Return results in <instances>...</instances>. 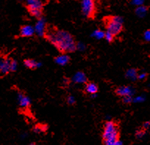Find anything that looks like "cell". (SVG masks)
<instances>
[{"label":"cell","instance_id":"7c38bea8","mask_svg":"<svg viewBox=\"0 0 150 145\" xmlns=\"http://www.w3.org/2000/svg\"><path fill=\"white\" fill-rule=\"evenodd\" d=\"M18 103L19 106L23 108H30L31 106L30 99L22 92H18Z\"/></svg>","mask_w":150,"mask_h":145},{"label":"cell","instance_id":"603a6c76","mask_svg":"<svg viewBox=\"0 0 150 145\" xmlns=\"http://www.w3.org/2000/svg\"><path fill=\"white\" fill-rule=\"evenodd\" d=\"M66 102L69 106H74L76 104V99L74 96L69 95L66 98Z\"/></svg>","mask_w":150,"mask_h":145},{"label":"cell","instance_id":"4316f807","mask_svg":"<svg viewBox=\"0 0 150 145\" xmlns=\"http://www.w3.org/2000/svg\"><path fill=\"white\" fill-rule=\"evenodd\" d=\"M71 82V80L69 78H63V83L64 84H66V86H69L70 84V83Z\"/></svg>","mask_w":150,"mask_h":145},{"label":"cell","instance_id":"484cf974","mask_svg":"<svg viewBox=\"0 0 150 145\" xmlns=\"http://www.w3.org/2000/svg\"><path fill=\"white\" fill-rule=\"evenodd\" d=\"M149 126H150L149 121H146L143 123L142 127H141V128L144 129V130H148L149 129Z\"/></svg>","mask_w":150,"mask_h":145},{"label":"cell","instance_id":"8992f818","mask_svg":"<svg viewBox=\"0 0 150 145\" xmlns=\"http://www.w3.org/2000/svg\"><path fill=\"white\" fill-rule=\"evenodd\" d=\"M35 33L34 27L30 25H22L19 28V34L18 36L20 38H30L33 37Z\"/></svg>","mask_w":150,"mask_h":145},{"label":"cell","instance_id":"5bb4252c","mask_svg":"<svg viewBox=\"0 0 150 145\" xmlns=\"http://www.w3.org/2000/svg\"><path fill=\"white\" fill-rule=\"evenodd\" d=\"M24 66L30 70H35L40 66V64L33 59H25L23 61Z\"/></svg>","mask_w":150,"mask_h":145},{"label":"cell","instance_id":"83f0119b","mask_svg":"<svg viewBox=\"0 0 150 145\" xmlns=\"http://www.w3.org/2000/svg\"><path fill=\"white\" fill-rule=\"evenodd\" d=\"M30 144H36V143H33H33H30Z\"/></svg>","mask_w":150,"mask_h":145},{"label":"cell","instance_id":"9c48e42d","mask_svg":"<svg viewBox=\"0 0 150 145\" xmlns=\"http://www.w3.org/2000/svg\"><path fill=\"white\" fill-rule=\"evenodd\" d=\"M11 73L10 71V59L0 60V75L2 76H7Z\"/></svg>","mask_w":150,"mask_h":145},{"label":"cell","instance_id":"3957f363","mask_svg":"<svg viewBox=\"0 0 150 145\" xmlns=\"http://www.w3.org/2000/svg\"><path fill=\"white\" fill-rule=\"evenodd\" d=\"M106 31L109 32L116 37L123 32V18L119 15H107L102 18Z\"/></svg>","mask_w":150,"mask_h":145},{"label":"cell","instance_id":"7a4b0ae2","mask_svg":"<svg viewBox=\"0 0 150 145\" xmlns=\"http://www.w3.org/2000/svg\"><path fill=\"white\" fill-rule=\"evenodd\" d=\"M102 141L105 145L122 144L120 141V130L117 123L113 120L105 122L102 134Z\"/></svg>","mask_w":150,"mask_h":145},{"label":"cell","instance_id":"ffe728a7","mask_svg":"<svg viewBox=\"0 0 150 145\" xmlns=\"http://www.w3.org/2000/svg\"><path fill=\"white\" fill-rule=\"evenodd\" d=\"M133 101L132 95H126L122 97V102L125 105H129Z\"/></svg>","mask_w":150,"mask_h":145},{"label":"cell","instance_id":"30bf717a","mask_svg":"<svg viewBox=\"0 0 150 145\" xmlns=\"http://www.w3.org/2000/svg\"><path fill=\"white\" fill-rule=\"evenodd\" d=\"M54 62L56 64H59L60 66H65L66 64H69L71 61V57L68 55L67 54H62L60 55L54 57L53 58Z\"/></svg>","mask_w":150,"mask_h":145},{"label":"cell","instance_id":"52a82bcc","mask_svg":"<svg viewBox=\"0 0 150 145\" xmlns=\"http://www.w3.org/2000/svg\"><path fill=\"white\" fill-rule=\"evenodd\" d=\"M115 95L118 97H123L126 95H132L133 93L132 88L129 86H120L116 88L114 91Z\"/></svg>","mask_w":150,"mask_h":145},{"label":"cell","instance_id":"d6986e66","mask_svg":"<svg viewBox=\"0 0 150 145\" xmlns=\"http://www.w3.org/2000/svg\"><path fill=\"white\" fill-rule=\"evenodd\" d=\"M105 38L109 43H112L115 41V36L109 32L106 31L105 33Z\"/></svg>","mask_w":150,"mask_h":145},{"label":"cell","instance_id":"ac0fdd59","mask_svg":"<svg viewBox=\"0 0 150 145\" xmlns=\"http://www.w3.org/2000/svg\"><path fill=\"white\" fill-rule=\"evenodd\" d=\"M105 32H104V31H102V30L98 29L95 30V31L93 32V37H94V38H96V39H98V40L102 39V38H105Z\"/></svg>","mask_w":150,"mask_h":145},{"label":"cell","instance_id":"7402d4cb","mask_svg":"<svg viewBox=\"0 0 150 145\" xmlns=\"http://www.w3.org/2000/svg\"><path fill=\"white\" fill-rule=\"evenodd\" d=\"M148 77H149L148 73L144 72V73H141V74H138V76H137V80L141 81V82H144V81H146L147 79H148Z\"/></svg>","mask_w":150,"mask_h":145},{"label":"cell","instance_id":"6da1fadb","mask_svg":"<svg viewBox=\"0 0 150 145\" xmlns=\"http://www.w3.org/2000/svg\"><path fill=\"white\" fill-rule=\"evenodd\" d=\"M47 41L51 43L60 54H70L77 50V43L74 36L69 32L60 29L56 27L48 29L43 37Z\"/></svg>","mask_w":150,"mask_h":145},{"label":"cell","instance_id":"5b68a950","mask_svg":"<svg viewBox=\"0 0 150 145\" xmlns=\"http://www.w3.org/2000/svg\"><path fill=\"white\" fill-rule=\"evenodd\" d=\"M37 20L38 21L34 27L35 33H36L40 37H44V34L47 32L49 25L44 18V17Z\"/></svg>","mask_w":150,"mask_h":145},{"label":"cell","instance_id":"cb8c5ba5","mask_svg":"<svg viewBox=\"0 0 150 145\" xmlns=\"http://www.w3.org/2000/svg\"><path fill=\"white\" fill-rule=\"evenodd\" d=\"M144 41H146V43H149L150 41V30L149 29H148L146 30L145 32H144Z\"/></svg>","mask_w":150,"mask_h":145},{"label":"cell","instance_id":"44dd1931","mask_svg":"<svg viewBox=\"0 0 150 145\" xmlns=\"http://www.w3.org/2000/svg\"><path fill=\"white\" fill-rule=\"evenodd\" d=\"M146 133V130H144V129L141 128V129H138L135 131V136L137 139H140L141 138L144 137L145 136Z\"/></svg>","mask_w":150,"mask_h":145},{"label":"cell","instance_id":"2e32d148","mask_svg":"<svg viewBox=\"0 0 150 145\" xmlns=\"http://www.w3.org/2000/svg\"><path fill=\"white\" fill-rule=\"evenodd\" d=\"M49 130V125L47 124H38L35 125L33 128V130L36 133H45Z\"/></svg>","mask_w":150,"mask_h":145},{"label":"cell","instance_id":"4fadbf2b","mask_svg":"<svg viewBox=\"0 0 150 145\" xmlns=\"http://www.w3.org/2000/svg\"><path fill=\"white\" fill-rule=\"evenodd\" d=\"M138 74V69L132 67V68H129L126 70V72H125V77L127 79L130 80V81H136Z\"/></svg>","mask_w":150,"mask_h":145},{"label":"cell","instance_id":"8fae6325","mask_svg":"<svg viewBox=\"0 0 150 145\" xmlns=\"http://www.w3.org/2000/svg\"><path fill=\"white\" fill-rule=\"evenodd\" d=\"M71 80L75 84H86L88 81L86 75L83 71L77 72Z\"/></svg>","mask_w":150,"mask_h":145},{"label":"cell","instance_id":"9a60e30c","mask_svg":"<svg viewBox=\"0 0 150 145\" xmlns=\"http://www.w3.org/2000/svg\"><path fill=\"white\" fill-rule=\"evenodd\" d=\"M149 11V6H144V5H140L137 6L135 10V13L140 18H143L146 15L147 12Z\"/></svg>","mask_w":150,"mask_h":145},{"label":"cell","instance_id":"ba28073f","mask_svg":"<svg viewBox=\"0 0 150 145\" xmlns=\"http://www.w3.org/2000/svg\"><path fill=\"white\" fill-rule=\"evenodd\" d=\"M84 91L86 94L95 95L99 92V86L93 81H88L84 84Z\"/></svg>","mask_w":150,"mask_h":145},{"label":"cell","instance_id":"277c9868","mask_svg":"<svg viewBox=\"0 0 150 145\" xmlns=\"http://www.w3.org/2000/svg\"><path fill=\"white\" fill-rule=\"evenodd\" d=\"M81 11L88 19L93 20L96 18V7L95 0H82Z\"/></svg>","mask_w":150,"mask_h":145},{"label":"cell","instance_id":"e0dca14e","mask_svg":"<svg viewBox=\"0 0 150 145\" xmlns=\"http://www.w3.org/2000/svg\"><path fill=\"white\" fill-rule=\"evenodd\" d=\"M17 67H18V63L16 60L13 58H10V71L11 73H14L16 71Z\"/></svg>","mask_w":150,"mask_h":145},{"label":"cell","instance_id":"d4e9b609","mask_svg":"<svg viewBox=\"0 0 150 145\" xmlns=\"http://www.w3.org/2000/svg\"><path fill=\"white\" fill-rule=\"evenodd\" d=\"M131 3L135 6H140V5H144V0H131Z\"/></svg>","mask_w":150,"mask_h":145}]
</instances>
